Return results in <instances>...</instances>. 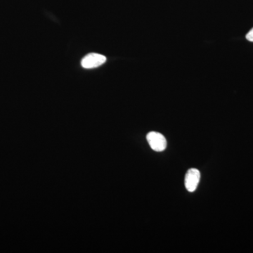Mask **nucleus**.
Instances as JSON below:
<instances>
[{
	"mask_svg": "<svg viewBox=\"0 0 253 253\" xmlns=\"http://www.w3.org/2000/svg\"><path fill=\"white\" fill-rule=\"evenodd\" d=\"M151 149L157 152H161L166 149L167 141L162 134L156 131H151L146 136Z\"/></svg>",
	"mask_w": 253,
	"mask_h": 253,
	"instance_id": "1",
	"label": "nucleus"
},
{
	"mask_svg": "<svg viewBox=\"0 0 253 253\" xmlns=\"http://www.w3.org/2000/svg\"><path fill=\"white\" fill-rule=\"evenodd\" d=\"M106 61V57L104 55L91 53L84 56L81 61L82 67L85 69L97 68L104 64Z\"/></svg>",
	"mask_w": 253,
	"mask_h": 253,
	"instance_id": "2",
	"label": "nucleus"
},
{
	"mask_svg": "<svg viewBox=\"0 0 253 253\" xmlns=\"http://www.w3.org/2000/svg\"><path fill=\"white\" fill-rule=\"evenodd\" d=\"M201 177L199 169L191 168L185 175V187L189 192H194L197 189Z\"/></svg>",
	"mask_w": 253,
	"mask_h": 253,
	"instance_id": "3",
	"label": "nucleus"
},
{
	"mask_svg": "<svg viewBox=\"0 0 253 253\" xmlns=\"http://www.w3.org/2000/svg\"><path fill=\"white\" fill-rule=\"evenodd\" d=\"M246 39L250 42H253V28L251 30V31L246 35Z\"/></svg>",
	"mask_w": 253,
	"mask_h": 253,
	"instance_id": "4",
	"label": "nucleus"
}]
</instances>
